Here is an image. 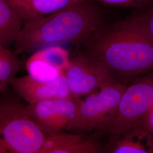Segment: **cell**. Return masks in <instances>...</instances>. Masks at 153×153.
<instances>
[{
	"label": "cell",
	"instance_id": "cell-7",
	"mask_svg": "<svg viewBox=\"0 0 153 153\" xmlns=\"http://www.w3.org/2000/svg\"><path fill=\"white\" fill-rule=\"evenodd\" d=\"M66 74L71 94L77 97L93 93L115 79L102 62L81 52L71 59Z\"/></svg>",
	"mask_w": 153,
	"mask_h": 153
},
{
	"label": "cell",
	"instance_id": "cell-9",
	"mask_svg": "<svg viewBox=\"0 0 153 153\" xmlns=\"http://www.w3.org/2000/svg\"><path fill=\"white\" fill-rule=\"evenodd\" d=\"M103 150L110 153H153V136L142 123L123 134L110 136Z\"/></svg>",
	"mask_w": 153,
	"mask_h": 153
},
{
	"label": "cell",
	"instance_id": "cell-3",
	"mask_svg": "<svg viewBox=\"0 0 153 153\" xmlns=\"http://www.w3.org/2000/svg\"><path fill=\"white\" fill-rule=\"evenodd\" d=\"M1 153H41L46 134L18 99L0 102Z\"/></svg>",
	"mask_w": 153,
	"mask_h": 153
},
{
	"label": "cell",
	"instance_id": "cell-1",
	"mask_svg": "<svg viewBox=\"0 0 153 153\" xmlns=\"http://www.w3.org/2000/svg\"><path fill=\"white\" fill-rule=\"evenodd\" d=\"M81 52L106 66L125 83L153 71V41L140 33L129 16L104 24L83 43Z\"/></svg>",
	"mask_w": 153,
	"mask_h": 153
},
{
	"label": "cell",
	"instance_id": "cell-15",
	"mask_svg": "<svg viewBox=\"0 0 153 153\" xmlns=\"http://www.w3.org/2000/svg\"><path fill=\"white\" fill-rule=\"evenodd\" d=\"M128 16L137 30L153 41V5L135 9Z\"/></svg>",
	"mask_w": 153,
	"mask_h": 153
},
{
	"label": "cell",
	"instance_id": "cell-5",
	"mask_svg": "<svg viewBox=\"0 0 153 153\" xmlns=\"http://www.w3.org/2000/svg\"><path fill=\"white\" fill-rule=\"evenodd\" d=\"M127 84L114 79L99 88L98 92L91 93L82 100L79 115L72 130H99L114 112Z\"/></svg>",
	"mask_w": 153,
	"mask_h": 153
},
{
	"label": "cell",
	"instance_id": "cell-2",
	"mask_svg": "<svg viewBox=\"0 0 153 153\" xmlns=\"http://www.w3.org/2000/svg\"><path fill=\"white\" fill-rule=\"evenodd\" d=\"M97 2L83 1L45 16L25 22L16 43L17 55L43 47L71 43L81 47L105 24Z\"/></svg>",
	"mask_w": 153,
	"mask_h": 153
},
{
	"label": "cell",
	"instance_id": "cell-10",
	"mask_svg": "<svg viewBox=\"0 0 153 153\" xmlns=\"http://www.w3.org/2000/svg\"><path fill=\"white\" fill-rule=\"evenodd\" d=\"M44 146L41 153H97L98 149L83 134L59 131L45 133Z\"/></svg>",
	"mask_w": 153,
	"mask_h": 153
},
{
	"label": "cell",
	"instance_id": "cell-11",
	"mask_svg": "<svg viewBox=\"0 0 153 153\" xmlns=\"http://www.w3.org/2000/svg\"><path fill=\"white\" fill-rule=\"evenodd\" d=\"M24 23L61 10L81 0H7Z\"/></svg>",
	"mask_w": 153,
	"mask_h": 153
},
{
	"label": "cell",
	"instance_id": "cell-14",
	"mask_svg": "<svg viewBox=\"0 0 153 153\" xmlns=\"http://www.w3.org/2000/svg\"><path fill=\"white\" fill-rule=\"evenodd\" d=\"M42 61L57 71L63 72L70 65L68 52L59 47L51 46L37 52L31 58Z\"/></svg>",
	"mask_w": 153,
	"mask_h": 153
},
{
	"label": "cell",
	"instance_id": "cell-17",
	"mask_svg": "<svg viewBox=\"0 0 153 153\" xmlns=\"http://www.w3.org/2000/svg\"><path fill=\"white\" fill-rule=\"evenodd\" d=\"M143 123L153 136V107Z\"/></svg>",
	"mask_w": 153,
	"mask_h": 153
},
{
	"label": "cell",
	"instance_id": "cell-4",
	"mask_svg": "<svg viewBox=\"0 0 153 153\" xmlns=\"http://www.w3.org/2000/svg\"><path fill=\"white\" fill-rule=\"evenodd\" d=\"M136 78L127 84L117 107L99 131L120 135L143 123L153 107V71Z\"/></svg>",
	"mask_w": 153,
	"mask_h": 153
},
{
	"label": "cell",
	"instance_id": "cell-8",
	"mask_svg": "<svg viewBox=\"0 0 153 153\" xmlns=\"http://www.w3.org/2000/svg\"><path fill=\"white\" fill-rule=\"evenodd\" d=\"M10 85L29 104L47 99L74 97L69 86L65 73L49 81H41L31 74L15 78Z\"/></svg>",
	"mask_w": 153,
	"mask_h": 153
},
{
	"label": "cell",
	"instance_id": "cell-16",
	"mask_svg": "<svg viewBox=\"0 0 153 153\" xmlns=\"http://www.w3.org/2000/svg\"><path fill=\"white\" fill-rule=\"evenodd\" d=\"M91 1L111 7L142 9L153 5V0H81Z\"/></svg>",
	"mask_w": 153,
	"mask_h": 153
},
{
	"label": "cell",
	"instance_id": "cell-6",
	"mask_svg": "<svg viewBox=\"0 0 153 153\" xmlns=\"http://www.w3.org/2000/svg\"><path fill=\"white\" fill-rule=\"evenodd\" d=\"M79 97L50 99L29 104L28 111L45 133L72 130L82 105Z\"/></svg>",
	"mask_w": 153,
	"mask_h": 153
},
{
	"label": "cell",
	"instance_id": "cell-12",
	"mask_svg": "<svg viewBox=\"0 0 153 153\" xmlns=\"http://www.w3.org/2000/svg\"><path fill=\"white\" fill-rule=\"evenodd\" d=\"M24 21L7 0H0V45L9 48L19 38Z\"/></svg>",
	"mask_w": 153,
	"mask_h": 153
},
{
	"label": "cell",
	"instance_id": "cell-13",
	"mask_svg": "<svg viewBox=\"0 0 153 153\" xmlns=\"http://www.w3.org/2000/svg\"><path fill=\"white\" fill-rule=\"evenodd\" d=\"M17 54L9 48L0 45V91L5 92L9 85L16 78L15 75L23 62Z\"/></svg>",
	"mask_w": 153,
	"mask_h": 153
}]
</instances>
